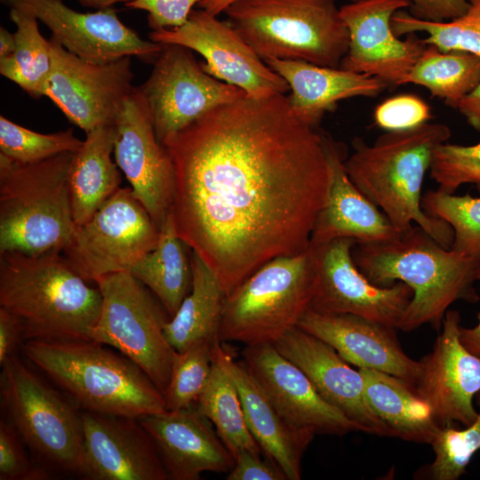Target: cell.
I'll return each instance as SVG.
<instances>
[{
  "label": "cell",
  "mask_w": 480,
  "mask_h": 480,
  "mask_svg": "<svg viewBox=\"0 0 480 480\" xmlns=\"http://www.w3.org/2000/svg\"><path fill=\"white\" fill-rule=\"evenodd\" d=\"M164 146L177 233L226 296L268 261L308 248L329 164L322 132L284 93L218 106Z\"/></svg>",
  "instance_id": "cell-1"
},
{
  "label": "cell",
  "mask_w": 480,
  "mask_h": 480,
  "mask_svg": "<svg viewBox=\"0 0 480 480\" xmlns=\"http://www.w3.org/2000/svg\"><path fill=\"white\" fill-rule=\"evenodd\" d=\"M352 256L372 284L388 287L403 282L413 291L398 330L411 332L426 324L439 330L453 302L480 299L475 288L480 282V258L441 246L416 224L393 240L356 244Z\"/></svg>",
  "instance_id": "cell-2"
},
{
  "label": "cell",
  "mask_w": 480,
  "mask_h": 480,
  "mask_svg": "<svg viewBox=\"0 0 480 480\" xmlns=\"http://www.w3.org/2000/svg\"><path fill=\"white\" fill-rule=\"evenodd\" d=\"M451 137L448 125L426 123L418 127L386 132L372 144L352 140L345 160L354 185L388 218L400 233L413 224L441 246L450 249L453 230L445 221L428 216L421 207V188L435 148Z\"/></svg>",
  "instance_id": "cell-3"
},
{
  "label": "cell",
  "mask_w": 480,
  "mask_h": 480,
  "mask_svg": "<svg viewBox=\"0 0 480 480\" xmlns=\"http://www.w3.org/2000/svg\"><path fill=\"white\" fill-rule=\"evenodd\" d=\"M61 252L0 253V307L22 323L26 340H91L102 296Z\"/></svg>",
  "instance_id": "cell-4"
},
{
  "label": "cell",
  "mask_w": 480,
  "mask_h": 480,
  "mask_svg": "<svg viewBox=\"0 0 480 480\" xmlns=\"http://www.w3.org/2000/svg\"><path fill=\"white\" fill-rule=\"evenodd\" d=\"M109 348L92 340H28L22 352L83 411L134 418L165 411L148 376Z\"/></svg>",
  "instance_id": "cell-5"
},
{
  "label": "cell",
  "mask_w": 480,
  "mask_h": 480,
  "mask_svg": "<svg viewBox=\"0 0 480 480\" xmlns=\"http://www.w3.org/2000/svg\"><path fill=\"white\" fill-rule=\"evenodd\" d=\"M74 153L20 163L0 154V253L62 252L76 225L68 190Z\"/></svg>",
  "instance_id": "cell-6"
},
{
  "label": "cell",
  "mask_w": 480,
  "mask_h": 480,
  "mask_svg": "<svg viewBox=\"0 0 480 480\" xmlns=\"http://www.w3.org/2000/svg\"><path fill=\"white\" fill-rule=\"evenodd\" d=\"M228 22L265 61L340 68L349 35L335 0H236Z\"/></svg>",
  "instance_id": "cell-7"
},
{
  "label": "cell",
  "mask_w": 480,
  "mask_h": 480,
  "mask_svg": "<svg viewBox=\"0 0 480 480\" xmlns=\"http://www.w3.org/2000/svg\"><path fill=\"white\" fill-rule=\"evenodd\" d=\"M315 284L310 246L268 261L226 296L219 340L245 346L276 343L311 308Z\"/></svg>",
  "instance_id": "cell-8"
},
{
  "label": "cell",
  "mask_w": 480,
  "mask_h": 480,
  "mask_svg": "<svg viewBox=\"0 0 480 480\" xmlns=\"http://www.w3.org/2000/svg\"><path fill=\"white\" fill-rule=\"evenodd\" d=\"M0 374L1 407L38 463L81 476V412L23 364L6 360Z\"/></svg>",
  "instance_id": "cell-9"
},
{
  "label": "cell",
  "mask_w": 480,
  "mask_h": 480,
  "mask_svg": "<svg viewBox=\"0 0 480 480\" xmlns=\"http://www.w3.org/2000/svg\"><path fill=\"white\" fill-rule=\"evenodd\" d=\"M94 283L102 306L91 340L124 355L164 395L178 353L164 336L166 309L130 272L106 275Z\"/></svg>",
  "instance_id": "cell-10"
},
{
  "label": "cell",
  "mask_w": 480,
  "mask_h": 480,
  "mask_svg": "<svg viewBox=\"0 0 480 480\" xmlns=\"http://www.w3.org/2000/svg\"><path fill=\"white\" fill-rule=\"evenodd\" d=\"M159 227L129 188H120L84 224L76 227L61 252L86 281L129 272L154 249Z\"/></svg>",
  "instance_id": "cell-11"
},
{
  "label": "cell",
  "mask_w": 480,
  "mask_h": 480,
  "mask_svg": "<svg viewBox=\"0 0 480 480\" xmlns=\"http://www.w3.org/2000/svg\"><path fill=\"white\" fill-rule=\"evenodd\" d=\"M137 89L163 145L211 109L246 96L206 73L191 50L179 44H163L149 76Z\"/></svg>",
  "instance_id": "cell-12"
},
{
  "label": "cell",
  "mask_w": 480,
  "mask_h": 480,
  "mask_svg": "<svg viewBox=\"0 0 480 480\" xmlns=\"http://www.w3.org/2000/svg\"><path fill=\"white\" fill-rule=\"evenodd\" d=\"M49 41L52 68L44 96L85 133L114 125L134 89L131 57L91 62L71 53L53 38Z\"/></svg>",
  "instance_id": "cell-13"
},
{
  "label": "cell",
  "mask_w": 480,
  "mask_h": 480,
  "mask_svg": "<svg viewBox=\"0 0 480 480\" xmlns=\"http://www.w3.org/2000/svg\"><path fill=\"white\" fill-rule=\"evenodd\" d=\"M149 39L198 52L205 60L202 66L206 73L242 89L250 98H267L290 90L284 77L268 67L228 22L203 9L193 10L180 27L152 30Z\"/></svg>",
  "instance_id": "cell-14"
},
{
  "label": "cell",
  "mask_w": 480,
  "mask_h": 480,
  "mask_svg": "<svg viewBox=\"0 0 480 480\" xmlns=\"http://www.w3.org/2000/svg\"><path fill=\"white\" fill-rule=\"evenodd\" d=\"M351 238L312 244L316 284L311 309L351 314L397 328L412 296V288L396 282L388 287L372 284L356 265Z\"/></svg>",
  "instance_id": "cell-15"
},
{
  "label": "cell",
  "mask_w": 480,
  "mask_h": 480,
  "mask_svg": "<svg viewBox=\"0 0 480 480\" xmlns=\"http://www.w3.org/2000/svg\"><path fill=\"white\" fill-rule=\"evenodd\" d=\"M408 0H356L340 8L349 35L340 68L366 74L387 85H401L427 47L415 34L402 40L393 31V15Z\"/></svg>",
  "instance_id": "cell-16"
},
{
  "label": "cell",
  "mask_w": 480,
  "mask_h": 480,
  "mask_svg": "<svg viewBox=\"0 0 480 480\" xmlns=\"http://www.w3.org/2000/svg\"><path fill=\"white\" fill-rule=\"evenodd\" d=\"M114 156L135 197L160 227L171 211L174 166L158 140L144 100L134 87L114 124Z\"/></svg>",
  "instance_id": "cell-17"
},
{
  "label": "cell",
  "mask_w": 480,
  "mask_h": 480,
  "mask_svg": "<svg viewBox=\"0 0 480 480\" xmlns=\"http://www.w3.org/2000/svg\"><path fill=\"white\" fill-rule=\"evenodd\" d=\"M459 312L448 309L432 351L420 361V373L413 385L440 427L455 422L467 427L478 415L473 399L480 391V358L461 344Z\"/></svg>",
  "instance_id": "cell-18"
},
{
  "label": "cell",
  "mask_w": 480,
  "mask_h": 480,
  "mask_svg": "<svg viewBox=\"0 0 480 480\" xmlns=\"http://www.w3.org/2000/svg\"><path fill=\"white\" fill-rule=\"evenodd\" d=\"M11 6H29L66 50L91 62L104 63L123 57H138L147 62L156 59L163 44L144 40L124 24L114 9L80 12L63 0H1Z\"/></svg>",
  "instance_id": "cell-19"
},
{
  "label": "cell",
  "mask_w": 480,
  "mask_h": 480,
  "mask_svg": "<svg viewBox=\"0 0 480 480\" xmlns=\"http://www.w3.org/2000/svg\"><path fill=\"white\" fill-rule=\"evenodd\" d=\"M83 467L89 480L170 479L139 418L81 412Z\"/></svg>",
  "instance_id": "cell-20"
},
{
  "label": "cell",
  "mask_w": 480,
  "mask_h": 480,
  "mask_svg": "<svg viewBox=\"0 0 480 480\" xmlns=\"http://www.w3.org/2000/svg\"><path fill=\"white\" fill-rule=\"evenodd\" d=\"M242 356L247 369L293 428L313 435L342 436L359 431L353 421L321 396L305 372L274 344L245 346Z\"/></svg>",
  "instance_id": "cell-21"
},
{
  "label": "cell",
  "mask_w": 480,
  "mask_h": 480,
  "mask_svg": "<svg viewBox=\"0 0 480 480\" xmlns=\"http://www.w3.org/2000/svg\"><path fill=\"white\" fill-rule=\"evenodd\" d=\"M274 345L305 372L321 396L353 421L359 431L395 436L367 404L359 370L351 368L333 348L298 326Z\"/></svg>",
  "instance_id": "cell-22"
},
{
  "label": "cell",
  "mask_w": 480,
  "mask_h": 480,
  "mask_svg": "<svg viewBox=\"0 0 480 480\" xmlns=\"http://www.w3.org/2000/svg\"><path fill=\"white\" fill-rule=\"evenodd\" d=\"M170 479L197 480L203 472H229L235 457L212 423L193 404L139 418Z\"/></svg>",
  "instance_id": "cell-23"
},
{
  "label": "cell",
  "mask_w": 480,
  "mask_h": 480,
  "mask_svg": "<svg viewBox=\"0 0 480 480\" xmlns=\"http://www.w3.org/2000/svg\"><path fill=\"white\" fill-rule=\"evenodd\" d=\"M298 327L322 340L348 364L387 372L414 385L420 362L402 349L396 328L351 314L321 313L309 308Z\"/></svg>",
  "instance_id": "cell-24"
},
{
  "label": "cell",
  "mask_w": 480,
  "mask_h": 480,
  "mask_svg": "<svg viewBox=\"0 0 480 480\" xmlns=\"http://www.w3.org/2000/svg\"><path fill=\"white\" fill-rule=\"evenodd\" d=\"M329 164V187L325 203L319 212L310 244L336 238H351L356 244L396 239L397 231L385 213L351 181L346 169V147L322 133Z\"/></svg>",
  "instance_id": "cell-25"
},
{
  "label": "cell",
  "mask_w": 480,
  "mask_h": 480,
  "mask_svg": "<svg viewBox=\"0 0 480 480\" xmlns=\"http://www.w3.org/2000/svg\"><path fill=\"white\" fill-rule=\"evenodd\" d=\"M212 354L233 379L249 430L261 451L279 467L286 479H300L301 459L315 435L293 428L244 362L236 361L219 340L212 345Z\"/></svg>",
  "instance_id": "cell-26"
},
{
  "label": "cell",
  "mask_w": 480,
  "mask_h": 480,
  "mask_svg": "<svg viewBox=\"0 0 480 480\" xmlns=\"http://www.w3.org/2000/svg\"><path fill=\"white\" fill-rule=\"evenodd\" d=\"M265 62L288 83L290 108L298 119L316 128L340 100L354 97L374 98L388 86L380 79L342 68L301 60H267Z\"/></svg>",
  "instance_id": "cell-27"
},
{
  "label": "cell",
  "mask_w": 480,
  "mask_h": 480,
  "mask_svg": "<svg viewBox=\"0 0 480 480\" xmlns=\"http://www.w3.org/2000/svg\"><path fill=\"white\" fill-rule=\"evenodd\" d=\"M85 134L82 147L73 154L68 177L76 227L88 221L121 183L119 167L111 158L115 126L98 127Z\"/></svg>",
  "instance_id": "cell-28"
},
{
  "label": "cell",
  "mask_w": 480,
  "mask_h": 480,
  "mask_svg": "<svg viewBox=\"0 0 480 480\" xmlns=\"http://www.w3.org/2000/svg\"><path fill=\"white\" fill-rule=\"evenodd\" d=\"M373 412L404 440L429 444L440 429L430 405L407 381L384 372L358 368Z\"/></svg>",
  "instance_id": "cell-29"
},
{
  "label": "cell",
  "mask_w": 480,
  "mask_h": 480,
  "mask_svg": "<svg viewBox=\"0 0 480 480\" xmlns=\"http://www.w3.org/2000/svg\"><path fill=\"white\" fill-rule=\"evenodd\" d=\"M190 261V292L164 330L166 340L177 352L199 341L219 340L226 298L212 271L194 252Z\"/></svg>",
  "instance_id": "cell-30"
},
{
  "label": "cell",
  "mask_w": 480,
  "mask_h": 480,
  "mask_svg": "<svg viewBox=\"0 0 480 480\" xmlns=\"http://www.w3.org/2000/svg\"><path fill=\"white\" fill-rule=\"evenodd\" d=\"M184 246L170 211L159 227V237L154 249L129 271L160 300L170 318L175 315L192 285L191 261L188 260Z\"/></svg>",
  "instance_id": "cell-31"
},
{
  "label": "cell",
  "mask_w": 480,
  "mask_h": 480,
  "mask_svg": "<svg viewBox=\"0 0 480 480\" xmlns=\"http://www.w3.org/2000/svg\"><path fill=\"white\" fill-rule=\"evenodd\" d=\"M10 20L16 30L15 50L0 59V74L19 85L29 96H44V87L52 68L50 41L39 31L37 17L21 4L9 6Z\"/></svg>",
  "instance_id": "cell-32"
},
{
  "label": "cell",
  "mask_w": 480,
  "mask_h": 480,
  "mask_svg": "<svg viewBox=\"0 0 480 480\" xmlns=\"http://www.w3.org/2000/svg\"><path fill=\"white\" fill-rule=\"evenodd\" d=\"M406 84L425 87L432 97L457 109L460 100L480 84V57L427 44L403 81Z\"/></svg>",
  "instance_id": "cell-33"
},
{
  "label": "cell",
  "mask_w": 480,
  "mask_h": 480,
  "mask_svg": "<svg viewBox=\"0 0 480 480\" xmlns=\"http://www.w3.org/2000/svg\"><path fill=\"white\" fill-rule=\"evenodd\" d=\"M195 404L212 423L234 457L242 450L260 453L261 449L246 423L236 386L213 354L209 380Z\"/></svg>",
  "instance_id": "cell-34"
},
{
  "label": "cell",
  "mask_w": 480,
  "mask_h": 480,
  "mask_svg": "<svg viewBox=\"0 0 480 480\" xmlns=\"http://www.w3.org/2000/svg\"><path fill=\"white\" fill-rule=\"evenodd\" d=\"M397 36L424 32L425 44L442 51L468 52L480 57V0H469L467 12L447 21H429L418 19L404 10L396 12L391 20Z\"/></svg>",
  "instance_id": "cell-35"
},
{
  "label": "cell",
  "mask_w": 480,
  "mask_h": 480,
  "mask_svg": "<svg viewBox=\"0 0 480 480\" xmlns=\"http://www.w3.org/2000/svg\"><path fill=\"white\" fill-rule=\"evenodd\" d=\"M421 207L428 216L448 223L453 230L451 250L467 257L480 258V197L467 193L449 194L428 190Z\"/></svg>",
  "instance_id": "cell-36"
},
{
  "label": "cell",
  "mask_w": 480,
  "mask_h": 480,
  "mask_svg": "<svg viewBox=\"0 0 480 480\" xmlns=\"http://www.w3.org/2000/svg\"><path fill=\"white\" fill-rule=\"evenodd\" d=\"M83 142L71 128L44 134L0 116V154L17 162L36 163L60 154L75 153Z\"/></svg>",
  "instance_id": "cell-37"
},
{
  "label": "cell",
  "mask_w": 480,
  "mask_h": 480,
  "mask_svg": "<svg viewBox=\"0 0 480 480\" xmlns=\"http://www.w3.org/2000/svg\"><path fill=\"white\" fill-rule=\"evenodd\" d=\"M214 342L199 341L177 353L164 395L166 410H180L196 404L211 374Z\"/></svg>",
  "instance_id": "cell-38"
},
{
  "label": "cell",
  "mask_w": 480,
  "mask_h": 480,
  "mask_svg": "<svg viewBox=\"0 0 480 480\" xmlns=\"http://www.w3.org/2000/svg\"><path fill=\"white\" fill-rule=\"evenodd\" d=\"M479 407L476 420L463 429L441 427L430 443L434 461L427 473L433 480H457L466 471L472 457L480 450V391L476 396Z\"/></svg>",
  "instance_id": "cell-39"
},
{
  "label": "cell",
  "mask_w": 480,
  "mask_h": 480,
  "mask_svg": "<svg viewBox=\"0 0 480 480\" xmlns=\"http://www.w3.org/2000/svg\"><path fill=\"white\" fill-rule=\"evenodd\" d=\"M25 444L13 425L0 420V480H38L50 476L49 468L33 463L26 453Z\"/></svg>",
  "instance_id": "cell-40"
},
{
  "label": "cell",
  "mask_w": 480,
  "mask_h": 480,
  "mask_svg": "<svg viewBox=\"0 0 480 480\" xmlns=\"http://www.w3.org/2000/svg\"><path fill=\"white\" fill-rule=\"evenodd\" d=\"M431 118L429 106L413 94L390 97L380 103L373 113L376 125L387 132L415 128Z\"/></svg>",
  "instance_id": "cell-41"
},
{
  "label": "cell",
  "mask_w": 480,
  "mask_h": 480,
  "mask_svg": "<svg viewBox=\"0 0 480 480\" xmlns=\"http://www.w3.org/2000/svg\"><path fill=\"white\" fill-rule=\"evenodd\" d=\"M203 0H134L125 4L130 9L148 12V23L152 30L172 28L183 25Z\"/></svg>",
  "instance_id": "cell-42"
},
{
  "label": "cell",
  "mask_w": 480,
  "mask_h": 480,
  "mask_svg": "<svg viewBox=\"0 0 480 480\" xmlns=\"http://www.w3.org/2000/svg\"><path fill=\"white\" fill-rule=\"evenodd\" d=\"M260 453L239 451L235 463L227 476L228 480H284L283 471L273 461L262 460Z\"/></svg>",
  "instance_id": "cell-43"
},
{
  "label": "cell",
  "mask_w": 480,
  "mask_h": 480,
  "mask_svg": "<svg viewBox=\"0 0 480 480\" xmlns=\"http://www.w3.org/2000/svg\"><path fill=\"white\" fill-rule=\"evenodd\" d=\"M411 14L429 21H447L463 15L469 0H408Z\"/></svg>",
  "instance_id": "cell-44"
},
{
  "label": "cell",
  "mask_w": 480,
  "mask_h": 480,
  "mask_svg": "<svg viewBox=\"0 0 480 480\" xmlns=\"http://www.w3.org/2000/svg\"><path fill=\"white\" fill-rule=\"evenodd\" d=\"M26 341L21 321L7 309L0 307V365L16 356V351Z\"/></svg>",
  "instance_id": "cell-45"
},
{
  "label": "cell",
  "mask_w": 480,
  "mask_h": 480,
  "mask_svg": "<svg viewBox=\"0 0 480 480\" xmlns=\"http://www.w3.org/2000/svg\"><path fill=\"white\" fill-rule=\"evenodd\" d=\"M457 110L480 133V84L460 100Z\"/></svg>",
  "instance_id": "cell-46"
},
{
  "label": "cell",
  "mask_w": 480,
  "mask_h": 480,
  "mask_svg": "<svg viewBox=\"0 0 480 480\" xmlns=\"http://www.w3.org/2000/svg\"><path fill=\"white\" fill-rule=\"evenodd\" d=\"M451 148L470 172L480 190V142L469 146L451 144Z\"/></svg>",
  "instance_id": "cell-47"
},
{
  "label": "cell",
  "mask_w": 480,
  "mask_h": 480,
  "mask_svg": "<svg viewBox=\"0 0 480 480\" xmlns=\"http://www.w3.org/2000/svg\"><path fill=\"white\" fill-rule=\"evenodd\" d=\"M478 324L473 328L460 325V340L461 344L473 355L480 358V312L477 314Z\"/></svg>",
  "instance_id": "cell-48"
},
{
  "label": "cell",
  "mask_w": 480,
  "mask_h": 480,
  "mask_svg": "<svg viewBox=\"0 0 480 480\" xmlns=\"http://www.w3.org/2000/svg\"><path fill=\"white\" fill-rule=\"evenodd\" d=\"M14 33H11L3 26L0 27V59L12 54L15 50Z\"/></svg>",
  "instance_id": "cell-49"
},
{
  "label": "cell",
  "mask_w": 480,
  "mask_h": 480,
  "mask_svg": "<svg viewBox=\"0 0 480 480\" xmlns=\"http://www.w3.org/2000/svg\"><path fill=\"white\" fill-rule=\"evenodd\" d=\"M236 0H203L198 6L212 15L218 16Z\"/></svg>",
  "instance_id": "cell-50"
},
{
  "label": "cell",
  "mask_w": 480,
  "mask_h": 480,
  "mask_svg": "<svg viewBox=\"0 0 480 480\" xmlns=\"http://www.w3.org/2000/svg\"><path fill=\"white\" fill-rule=\"evenodd\" d=\"M84 7L96 9L97 11L110 9L116 3L128 4L134 0H77Z\"/></svg>",
  "instance_id": "cell-51"
}]
</instances>
